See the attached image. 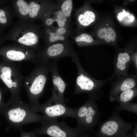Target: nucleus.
I'll return each mask as SVG.
<instances>
[{
    "label": "nucleus",
    "instance_id": "1",
    "mask_svg": "<svg viewBox=\"0 0 137 137\" xmlns=\"http://www.w3.org/2000/svg\"><path fill=\"white\" fill-rule=\"evenodd\" d=\"M52 62L49 60H39L32 72L23 79L28 104L31 107L39 104V100L43 93Z\"/></svg>",
    "mask_w": 137,
    "mask_h": 137
},
{
    "label": "nucleus",
    "instance_id": "2",
    "mask_svg": "<svg viewBox=\"0 0 137 137\" xmlns=\"http://www.w3.org/2000/svg\"><path fill=\"white\" fill-rule=\"evenodd\" d=\"M71 57L73 62L75 63L77 71L73 94L85 93L88 94L89 96L93 97L96 100L100 99L104 94L102 88L106 83L110 82V78L109 77L107 79L101 80L93 78L83 68L75 53Z\"/></svg>",
    "mask_w": 137,
    "mask_h": 137
},
{
    "label": "nucleus",
    "instance_id": "3",
    "mask_svg": "<svg viewBox=\"0 0 137 137\" xmlns=\"http://www.w3.org/2000/svg\"><path fill=\"white\" fill-rule=\"evenodd\" d=\"M1 65L0 79L10 91L11 96L8 104L10 106L22 100L20 91L23 77L20 68L15 63L3 60Z\"/></svg>",
    "mask_w": 137,
    "mask_h": 137
},
{
    "label": "nucleus",
    "instance_id": "4",
    "mask_svg": "<svg viewBox=\"0 0 137 137\" xmlns=\"http://www.w3.org/2000/svg\"><path fill=\"white\" fill-rule=\"evenodd\" d=\"M6 111V117L11 128L19 129L28 123H42L45 118L33 111L28 103L22 100L10 106Z\"/></svg>",
    "mask_w": 137,
    "mask_h": 137
},
{
    "label": "nucleus",
    "instance_id": "5",
    "mask_svg": "<svg viewBox=\"0 0 137 137\" xmlns=\"http://www.w3.org/2000/svg\"><path fill=\"white\" fill-rule=\"evenodd\" d=\"M94 98L89 96L87 101L80 107L76 108L75 118L77 125L76 127L82 132H91L99 122L101 114Z\"/></svg>",
    "mask_w": 137,
    "mask_h": 137
},
{
    "label": "nucleus",
    "instance_id": "6",
    "mask_svg": "<svg viewBox=\"0 0 137 137\" xmlns=\"http://www.w3.org/2000/svg\"><path fill=\"white\" fill-rule=\"evenodd\" d=\"M36 112H41L45 120L57 119L60 117H68L75 118L76 109L67 107L65 102L52 97L42 105L39 104L31 107Z\"/></svg>",
    "mask_w": 137,
    "mask_h": 137
},
{
    "label": "nucleus",
    "instance_id": "7",
    "mask_svg": "<svg viewBox=\"0 0 137 137\" xmlns=\"http://www.w3.org/2000/svg\"><path fill=\"white\" fill-rule=\"evenodd\" d=\"M132 124L123 119L115 111L107 120L101 123L96 133L97 137H122L132 128Z\"/></svg>",
    "mask_w": 137,
    "mask_h": 137
},
{
    "label": "nucleus",
    "instance_id": "8",
    "mask_svg": "<svg viewBox=\"0 0 137 137\" xmlns=\"http://www.w3.org/2000/svg\"><path fill=\"white\" fill-rule=\"evenodd\" d=\"M41 126L34 130L36 133L46 134L51 137H80L83 134L76 127L71 128L64 122H59L57 119L45 120Z\"/></svg>",
    "mask_w": 137,
    "mask_h": 137
},
{
    "label": "nucleus",
    "instance_id": "9",
    "mask_svg": "<svg viewBox=\"0 0 137 137\" xmlns=\"http://www.w3.org/2000/svg\"><path fill=\"white\" fill-rule=\"evenodd\" d=\"M75 53L69 41L56 43L47 46L45 50L38 56L39 60L43 61L50 59L58 60L61 58L71 57Z\"/></svg>",
    "mask_w": 137,
    "mask_h": 137
},
{
    "label": "nucleus",
    "instance_id": "10",
    "mask_svg": "<svg viewBox=\"0 0 137 137\" xmlns=\"http://www.w3.org/2000/svg\"><path fill=\"white\" fill-rule=\"evenodd\" d=\"M137 95V87L124 91L114 96H109L110 101H116L119 104L118 110H126L134 113L137 111V104L131 102Z\"/></svg>",
    "mask_w": 137,
    "mask_h": 137
},
{
    "label": "nucleus",
    "instance_id": "11",
    "mask_svg": "<svg viewBox=\"0 0 137 137\" xmlns=\"http://www.w3.org/2000/svg\"><path fill=\"white\" fill-rule=\"evenodd\" d=\"M110 83L112 85L109 96H114L136 86L137 75L131 74L126 76L116 77L113 78Z\"/></svg>",
    "mask_w": 137,
    "mask_h": 137
},
{
    "label": "nucleus",
    "instance_id": "12",
    "mask_svg": "<svg viewBox=\"0 0 137 137\" xmlns=\"http://www.w3.org/2000/svg\"><path fill=\"white\" fill-rule=\"evenodd\" d=\"M58 60L52 62L50 70L53 84L52 97L65 102L64 94L66 86L65 82L60 76L58 70Z\"/></svg>",
    "mask_w": 137,
    "mask_h": 137
},
{
    "label": "nucleus",
    "instance_id": "13",
    "mask_svg": "<svg viewBox=\"0 0 137 137\" xmlns=\"http://www.w3.org/2000/svg\"><path fill=\"white\" fill-rule=\"evenodd\" d=\"M20 49H0V55L3 56V61L13 63L26 60H32L35 64L39 60L38 57L31 54L28 50Z\"/></svg>",
    "mask_w": 137,
    "mask_h": 137
},
{
    "label": "nucleus",
    "instance_id": "14",
    "mask_svg": "<svg viewBox=\"0 0 137 137\" xmlns=\"http://www.w3.org/2000/svg\"><path fill=\"white\" fill-rule=\"evenodd\" d=\"M132 57L128 53L125 52L119 53L113 62L114 71L110 77L112 79L118 77H124L129 75L128 70L132 62Z\"/></svg>",
    "mask_w": 137,
    "mask_h": 137
},
{
    "label": "nucleus",
    "instance_id": "15",
    "mask_svg": "<svg viewBox=\"0 0 137 137\" xmlns=\"http://www.w3.org/2000/svg\"><path fill=\"white\" fill-rule=\"evenodd\" d=\"M46 32L49 36L48 46L60 42L69 41L68 37L73 35L71 29L65 27L52 26L51 28L47 29Z\"/></svg>",
    "mask_w": 137,
    "mask_h": 137
},
{
    "label": "nucleus",
    "instance_id": "16",
    "mask_svg": "<svg viewBox=\"0 0 137 137\" xmlns=\"http://www.w3.org/2000/svg\"><path fill=\"white\" fill-rule=\"evenodd\" d=\"M51 9L52 12V17L48 18L46 20V24L50 26L52 25L54 22L56 23L58 27H65L71 29V23L64 15L57 2L54 3Z\"/></svg>",
    "mask_w": 137,
    "mask_h": 137
},
{
    "label": "nucleus",
    "instance_id": "17",
    "mask_svg": "<svg viewBox=\"0 0 137 137\" xmlns=\"http://www.w3.org/2000/svg\"><path fill=\"white\" fill-rule=\"evenodd\" d=\"M75 17L77 26H87L95 21V16L92 11L85 10L83 12H79L77 10L75 12Z\"/></svg>",
    "mask_w": 137,
    "mask_h": 137
},
{
    "label": "nucleus",
    "instance_id": "18",
    "mask_svg": "<svg viewBox=\"0 0 137 137\" xmlns=\"http://www.w3.org/2000/svg\"><path fill=\"white\" fill-rule=\"evenodd\" d=\"M60 8L69 22L71 23L73 2L72 0H59L57 2Z\"/></svg>",
    "mask_w": 137,
    "mask_h": 137
},
{
    "label": "nucleus",
    "instance_id": "19",
    "mask_svg": "<svg viewBox=\"0 0 137 137\" xmlns=\"http://www.w3.org/2000/svg\"><path fill=\"white\" fill-rule=\"evenodd\" d=\"M38 40V37L36 35L32 32H29L20 38L18 41L21 44L27 46H30L36 44Z\"/></svg>",
    "mask_w": 137,
    "mask_h": 137
},
{
    "label": "nucleus",
    "instance_id": "20",
    "mask_svg": "<svg viewBox=\"0 0 137 137\" xmlns=\"http://www.w3.org/2000/svg\"><path fill=\"white\" fill-rule=\"evenodd\" d=\"M73 38L75 42L80 46L91 44L93 41V38L87 33H82Z\"/></svg>",
    "mask_w": 137,
    "mask_h": 137
},
{
    "label": "nucleus",
    "instance_id": "21",
    "mask_svg": "<svg viewBox=\"0 0 137 137\" xmlns=\"http://www.w3.org/2000/svg\"><path fill=\"white\" fill-rule=\"evenodd\" d=\"M41 7V5L39 4L35 3L33 1L31 2L28 6V13L30 16L31 18L36 16Z\"/></svg>",
    "mask_w": 137,
    "mask_h": 137
},
{
    "label": "nucleus",
    "instance_id": "22",
    "mask_svg": "<svg viewBox=\"0 0 137 137\" xmlns=\"http://www.w3.org/2000/svg\"><path fill=\"white\" fill-rule=\"evenodd\" d=\"M16 4L21 14L25 15L28 13V6L26 1L23 0H19L17 1Z\"/></svg>",
    "mask_w": 137,
    "mask_h": 137
},
{
    "label": "nucleus",
    "instance_id": "23",
    "mask_svg": "<svg viewBox=\"0 0 137 137\" xmlns=\"http://www.w3.org/2000/svg\"><path fill=\"white\" fill-rule=\"evenodd\" d=\"M106 36H109L112 41H114L116 38V34L115 31L111 27L106 29Z\"/></svg>",
    "mask_w": 137,
    "mask_h": 137
},
{
    "label": "nucleus",
    "instance_id": "24",
    "mask_svg": "<svg viewBox=\"0 0 137 137\" xmlns=\"http://www.w3.org/2000/svg\"><path fill=\"white\" fill-rule=\"evenodd\" d=\"M19 129L21 133V137H38L36 133L33 131L26 132L24 131L21 128Z\"/></svg>",
    "mask_w": 137,
    "mask_h": 137
},
{
    "label": "nucleus",
    "instance_id": "25",
    "mask_svg": "<svg viewBox=\"0 0 137 137\" xmlns=\"http://www.w3.org/2000/svg\"><path fill=\"white\" fill-rule=\"evenodd\" d=\"M7 22V19L5 11L2 9H0V23L5 24Z\"/></svg>",
    "mask_w": 137,
    "mask_h": 137
},
{
    "label": "nucleus",
    "instance_id": "26",
    "mask_svg": "<svg viewBox=\"0 0 137 137\" xmlns=\"http://www.w3.org/2000/svg\"><path fill=\"white\" fill-rule=\"evenodd\" d=\"M106 28H100L97 31V35L98 37L100 39H104L106 36Z\"/></svg>",
    "mask_w": 137,
    "mask_h": 137
},
{
    "label": "nucleus",
    "instance_id": "27",
    "mask_svg": "<svg viewBox=\"0 0 137 137\" xmlns=\"http://www.w3.org/2000/svg\"><path fill=\"white\" fill-rule=\"evenodd\" d=\"M137 125L136 124L135 128L133 131V135H132L133 137H137Z\"/></svg>",
    "mask_w": 137,
    "mask_h": 137
},
{
    "label": "nucleus",
    "instance_id": "28",
    "mask_svg": "<svg viewBox=\"0 0 137 137\" xmlns=\"http://www.w3.org/2000/svg\"><path fill=\"white\" fill-rule=\"evenodd\" d=\"M105 40L107 42H110L111 40L110 37L108 36H106L105 38Z\"/></svg>",
    "mask_w": 137,
    "mask_h": 137
},
{
    "label": "nucleus",
    "instance_id": "29",
    "mask_svg": "<svg viewBox=\"0 0 137 137\" xmlns=\"http://www.w3.org/2000/svg\"><path fill=\"white\" fill-rule=\"evenodd\" d=\"M89 135L87 133H84L80 137H89Z\"/></svg>",
    "mask_w": 137,
    "mask_h": 137
},
{
    "label": "nucleus",
    "instance_id": "30",
    "mask_svg": "<svg viewBox=\"0 0 137 137\" xmlns=\"http://www.w3.org/2000/svg\"><path fill=\"white\" fill-rule=\"evenodd\" d=\"M122 137H133L132 135L131 134H126L124 136Z\"/></svg>",
    "mask_w": 137,
    "mask_h": 137
},
{
    "label": "nucleus",
    "instance_id": "31",
    "mask_svg": "<svg viewBox=\"0 0 137 137\" xmlns=\"http://www.w3.org/2000/svg\"><path fill=\"white\" fill-rule=\"evenodd\" d=\"M130 21H132L133 20L134 18L133 16H132V15H131L130 16Z\"/></svg>",
    "mask_w": 137,
    "mask_h": 137
},
{
    "label": "nucleus",
    "instance_id": "32",
    "mask_svg": "<svg viewBox=\"0 0 137 137\" xmlns=\"http://www.w3.org/2000/svg\"><path fill=\"white\" fill-rule=\"evenodd\" d=\"M1 68V64H0V71Z\"/></svg>",
    "mask_w": 137,
    "mask_h": 137
},
{
    "label": "nucleus",
    "instance_id": "33",
    "mask_svg": "<svg viewBox=\"0 0 137 137\" xmlns=\"http://www.w3.org/2000/svg\"></svg>",
    "mask_w": 137,
    "mask_h": 137
}]
</instances>
